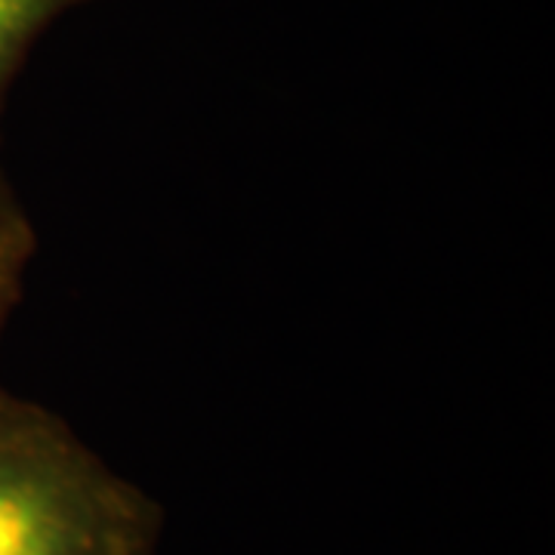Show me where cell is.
<instances>
[{
    "label": "cell",
    "instance_id": "6da1fadb",
    "mask_svg": "<svg viewBox=\"0 0 555 555\" xmlns=\"http://www.w3.org/2000/svg\"><path fill=\"white\" fill-rule=\"evenodd\" d=\"M158 503L50 408L0 389V555H160Z\"/></svg>",
    "mask_w": 555,
    "mask_h": 555
},
{
    "label": "cell",
    "instance_id": "3957f363",
    "mask_svg": "<svg viewBox=\"0 0 555 555\" xmlns=\"http://www.w3.org/2000/svg\"><path fill=\"white\" fill-rule=\"evenodd\" d=\"M31 257H35V229H31V222L0 235V334H3V324L13 312V306L20 302Z\"/></svg>",
    "mask_w": 555,
    "mask_h": 555
},
{
    "label": "cell",
    "instance_id": "277c9868",
    "mask_svg": "<svg viewBox=\"0 0 555 555\" xmlns=\"http://www.w3.org/2000/svg\"><path fill=\"white\" fill-rule=\"evenodd\" d=\"M31 219L25 214V207L16 198V192L10 189V182L7 177L0 173V235H7V232H13V229H20V225H28Z\"/></svg>",
    "mask_w": 555,
    "mask_h": 555
},
{
    "label": "cell",
    "instance_id": "7a4b0ae2",
    "mask_svg": "<svg viewBox=\"0 0 555 555\" xmlns=\"http://www.w3.org/2000/svg\"><path fill=\"white\" fill-rule=\"evenodd\" d=\"M96 0H0V115L35 40L53 22Z\"/></svg>",
    "mask_w": 555,
    "mask_h": 555
}]
</instances>
